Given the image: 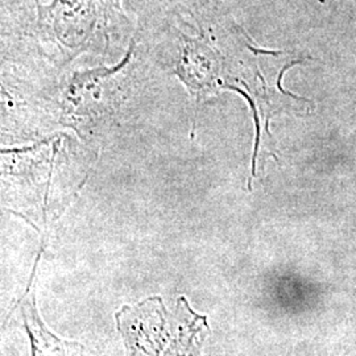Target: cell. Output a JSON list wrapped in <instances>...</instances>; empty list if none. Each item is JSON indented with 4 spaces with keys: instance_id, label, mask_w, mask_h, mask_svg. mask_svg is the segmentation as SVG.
Returning a JSON list of instances; mask_svg holds the SVG:
<instances>
[{
    "instance_id": "obj_1",
    "label": "cell",
    "mask_w": 356,
    "mask_h": 356,
    "mask_svg": "<svg viewBox=\"0 0 356 356\" xmlns=\"http://www.w3.org/2000/svg\"><path fill=\"white\" fill-rule=\"evenodd\" d=\"M149 300L143 305L138 306L139 313L147 325L152 329L153 344H140L128 347L129 356H182L184 354H197L195 346H184V341H195L197 332L185 335V316L173 317L166 316L165 307L160 305V300Z\"/></svg>"
}]
</instances>
